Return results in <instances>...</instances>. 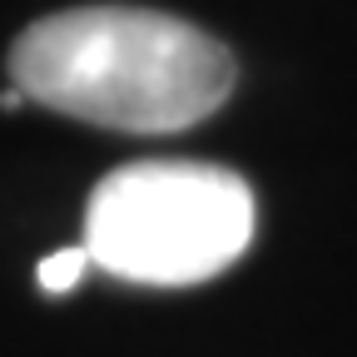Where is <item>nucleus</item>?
I'll use <instances>...</instances> for the list:
<instances>
[{"label": "nucleus", "mask_w": 357, "mask_h": 357, "mask_svg": "<svg viewBox=\"0 0 357 357\" xmlns=\"http://www.w3.org/2000/svg\"><path fill=\"white\" fill-rule=\"evenodd\" d=\"M258 229L253 189L199 159H139L105 174L84 208V248L109 278L189 288L234 268Z\"/></svg>", "instance_id": "nucleus-2"}, {"label": "nucleus", "mask_w": 357, "mask_h": 357, "mask_svg": "<svg viewBox=\"0 0 357 357\" xmlns=\"http://www.w3.org/2000/svg\"><path fill=\"white\" fill-rule=\"evenodd\" d=\"M10 84L25 100L84 124L174 134L229 100L234 55L178 15L84 6L20 30L10 45Z\"/></svg>", "instance_id": "nucleus-1"}, {"label": "nucleus", "mask_w": 357, "mask_h": 357, "mask_svg": "<svg viewBox=\"0 0 357 357\" xmlns=\"http://www.w3.org/2000/svg\"><path fill=\"white\" fill-rule=\"evenodd\" d=\"M84 268H95L89 248H84V243H70V248H60V253H45V258H40L35 283H40L45 293H70V288L84 278Z\"/></svg>", "instance_id": "nucleus-3"}]
</instances>
